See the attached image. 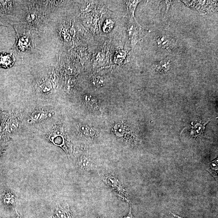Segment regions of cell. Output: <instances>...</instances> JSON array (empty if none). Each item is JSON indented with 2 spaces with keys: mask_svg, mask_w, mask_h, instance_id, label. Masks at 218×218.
I'll list each match as a JSON object with an SVG mask.
<instances>
[{
  "mask_svg": "<svg viewBox=\"0 0 218 218\" xmlns=\"http://www.w3.org/2000/svg\"><path fill=\"white\" fill-rule=\"evenodd\" d=\"M103 180L109 188L122 200L130 203L129 194L125 187L117 177L112 175H105Z\"/></svg>",
  "mask_w": 218,
  "mask_h": 218,
  "instance_id": "obj_1",
  "label": "cell"
},
{
  "mask_svg": "<svg viewBox=\"0 0 218 218\" xmlns=\"http://www.w3.org/2000/svg\"><path fill=\"white\" fill-rule=\"evenodd\" d=\"M140 27L141 26L137 21L131 20L128 25L127 32L132 47L135 46L140 39Z\"/></svg>",
  "mask_w": 218,
  "mask_h": 218,
  "instance_id": "obj_2",
  "label": "cell"
},
{
  "mask_svg": "<svg viewBox=\"0 0 218 218\" xmlns=\"http://www.w3.org/2000/svg\"><path fill=\"white\" fill-rule=\"evenodd\" d=\"M49 139L54 145L62 148L68 156H70L72 152L70 143L63 135L53 134L51 136H49Z\"/></svg>",
  "mask_w": 218,
  "mask_h": 218,
  "instance_id": "obj_3",
  "label": "cell"
},
{
  "mask_svg": "<svg viewBox=\"0 0 218 218\" xmlns=\"http://www.w3.org/2000/svg\"><path fill=\"white\" fill-rule=\"evenodd\" d=\"M78 169L82 172H86L93 167V162L90 157L84 154L79 157L77 162Z\"/></svg>",
  "mask_w": 218,
  "mask_h": 218,
  "instance_id": "obj_4",
  "label": "cell"
},
{
  "mask_svg": "<svg viewBox=\"0 0 218 218\" xmlns=\"http://www.w3.org/2000/svg\"><path fill=\"white\" fill-rule=\"evenodd\" d=\"M73 213L67 204H58L53 214L55 218H73Z\"/></svg>",
  "mask_w": 218,
  "mask_h": 218,
  "instance_id": "obj_5",
  "label": "cell"
},
{
  "mask_svg": "<svg viewBox=\"0 0 218 218\" xmlns=\"http://www.w3.org/2000/svg\"><path fill=\"white\" fill-rule=\"evenodd\" d=\"M0 197L2 204L6 207H11L14 205L16 200L15 194L9 189L5 190L1 193Z\"/></svg>",
  "mask_w": 218,
  "mask_h": 218,
  "instance_id": "obj_6",
  "label": "cell"
},
{
  "mask_svg": "<svg viewBox=\"0 0 218 218\" xmlns=\"http://www.w3.org/2000/svg\"><path fill=\"white\" fill-rule=\"evenodd\" d=\"M156 41L159 47L164 49H172L177 46L176 42L174 39L167 36L158 37Z\"/></svg>",
  "mask_w": 218,
  "mask_h": 218,
  "instance_id": "obj_7",
  "label": "cell"
},
{
  "mask_svg": "<svg viewBox=\"0 0 218 218\" xmlns=\"http://www.w3.org/2000/svg\"><path fill=\"white\" fill-rule=\"evenodd\" d=\"M15 58L11 54L6 53H0V67L4 68H8L13 65Z\"/></svg>",
  "mask_w": 218,
  "mask_h": 218,
  "instance_id": "obj_8",
  "label": "cell"
},
{
  "mask_svg": "<svg viewBox=\"0 0 218 218\" xmlns=\"http://www.w3.org/2000/svg\"><path fill=\"white\" fill-rule=\"evenodd\" d=\"M141 1H126L127 10L131 20H136L135 17V12L137 5Z\"/></svg>",
  "mask_w": 218,
  "mask_h": 218,
  "instance_id": "obj_9",
  "label": "cell"
},
{
  "mask_svg": "<svg viewBox=\"0 0 218 218\" xmlns=\"http://www.w3.org/2000/svg\"><path fill=\"white\" fill-rule=\"evenodd\" d=\"M218 158L207 164L206 170L211 173L216 180H218Z\"/></svg>",
  "mask_w": 218,
  "mask_h": 218,
  "instance_id": "obj_10",
  "label": "cell"
},
{
  "mask_svg": "<svg viewBox=\"0 0 218 218\" xmlns=\"http://www.w3.org/2000/svg\"><path fill=\"white\" fill-rule=\"evenodd\" d=\"M171 61L169 60H164L157 64L156 69L158 72L164 73L168 71L171 67Z\"/></svg>",
  "mask_w": 218,
  "mask_h": 218,
  "instance_id": "obj_11",
  "label": "cell"
},
{
  "mask_svg": "<svg viewBox=\"0 0 218 218\" xmlns=\"http://www.w3.org/2000/svg\"><path fill=\"white\" fill-rule=\"evenodd\" d=\"M80 131L85 137L89 138H93L96 133L94 129L85 125H83L80 127Z\"/></svg>",
  "mask_w": 218,
  "mask_h": 218,
  "instance_id": "obj_12",
  "label": "cell"
},
{
  "mask_svg": "<svg viewBox=\"0 0 218 218\" xmlns=\"http://www.w3.org/2000/svg\"><path fill=\"white\" fill-rule=\"evenodd\" d=\"M127 57V53L124 51H121L116 53L114 60L116 64H122L123 63Z\"/></svg>",
  "mask_w": 218,
  "mask_h": 218,
  "instance_id": "obj_13",
  "label": "cell"
},
{
  "mask_svg": "<svg viewBox=\"0 0 218 218\" xmlns=\"http://www.w3.org/2000/svg\"><path fill=\"white\" fill-rule=\"evenodd\" d=\"M113 21L110 20H107L103 26V30L105 33H108L110 31L113 29Z\"/></svg>",
  "mask_w": 218,
  "mask_h": 218,
  "instance_id": "obj_14",
  "label": "cell"
},
{
  "mask_svg": "<svg viewBox=\"0 0 218 218\" xmlns=\"http://www.w3.org/2000/svg\"><path fill=\"white\" fill-rule=\"evenodd\" d=\"M93 82L95 85H103L104 81H103V79L101 78L100 77H96L93 78Z\"/></svg>",
  "mask_w": 218,
  "mask_h": 218,
  "instance_id": "obj_15",
  "label": "cell"
},
{
  "mask_svg": "<svg viewBox=\"0 0 218 218\" xmlns=\"http://www.w3.org/2000/svg\"><path fill=\"white\" fill-rule=\"evenodd\" d=\"M86 102H87L86 103H87V104L88 105H90V106L91 107V105H95V106H96V105H97V103L96 102V100H94V99H92L91 100V99H89V98H87L86 99Z\"/></svg>",
  "mask_w": 218,
  "mask_h": 218,
  "instance_id": "obj_16",
  "label": "cell"
},
{
  "mask_svg": "<svg viewBox=\"0 0 218 218\" xmlns=\"http://www.w3.org/2000/svg\"><path fill=\"white\" fill-rule=\"evenodd\" d=\"M129 204L130 205L129 212H128V213L126 215L124 216V217H123L122 218H135L132 214L131 208V204L130 203H129Z\"/></svg>",
  "mask_w": 218,
  "mask_h": 218,
  "instance_id": "obj_17",
  "label": "cell"
},
{
  "mask_svg": "<svg viewBox=\"0 0 218 218\" xmlns=\"http://www.w3.org/2000/svg\"><path fill=\"white\" fill-rule=\"evenodd\" d=\"M170 212L171 214H172V215H173V216H174V217H175L177 218H184L181 217V216H179V215H176V214H175L174 213H172V212Z\"/></svg>",
  "mask_w": 218,
  "mask_h": 218,
  "instance_id": "obj_18",
  "label": "cell"
},
{
  "mask_svg": "<svg viewBox=\"0 0 218 218\" xmlns=\"http://www.w3.org/2000/svg\"><path fill=\"white\" fill-rule=\"evenodd\" d=\"M98 218H104L102 216H99Z\"/></svg>",
  "mask_w": 218,
  "mask_h": 218,
  "instance_id": "obj_19",
  "label": "cell"
},
{
  "mask_svg": "<svg viewBox=\"0 0 218 218\" xmlns=\"http://www.w3.org/2000/svg\"><path fill=\"white\" fill-rule=\"evenodd\" d=\"M48 218H55L54 217V216H53V217H49Z\"/></svg>",
  "mask_w": 218,
  "mask_h": 218,
  "instance_id": "obj_20",
  "label": "cell"
}]
</instances>
